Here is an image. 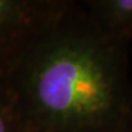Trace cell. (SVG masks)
<instances>
[{
  "label": "cell",
  "mask_w": 132,
  "mask_h": 132,
  "mask_svg": "<svg viewBox=\"0 0 132 132\" xmlns=\"http://www.w3.org/2000/svg\"><path fill=\"white\" fill-rule=\"evenodd\" d=\"M81 4L102 37L127 47L132 39V0H87Z\"/></svg>",
  "instance_id": "cell-3"
},
{
  "label": "cell",
  "mask_w": 132,
  "mask_h": 132,
  "mask_svg": "<svg viewBox=\"0 0 132 132\" xmlns=\"http://www.w3.org/2000/svg\"><path fill=\"white\" fill-rule=\"evenodd\" d=\"M126 48L102 37L81 1H71L37 33L7 81L27 132L132 126Z\"/></svg>",
  "instance_id": "cell-1"
},
{
  "label": "cell",
  "mask_w": 132,
  "mask_h": 132,
  "mask_svg": "<svg viewBox=\"0 0 132 132\" xmlns=\"http://www.w3.org/2000/svg\"><path fill=\"white\" fill-rule=\"evenodd\" d=\"M70 3L65 0H0V81H9L32 39Z\"/></svg>",
  "instance_id": "cell-2"
},
{
  "label": "cell",
  "mask_w": 132,
  "mask_h": 132,
  "mask_svg": "<svg viewBox=\"0 0 132 132\" xmlns=\"http://www.w3.org/2000/svg\"><path fill=\"white\" fill-rule=\"evenodd\" d=\"M0 132H27L7 81H0Z\"/></svg>",
  "instance_id": "cell-4"
},
{
  "label": "cell",
  "mask_w": 132,
  "mask_h": 132,
  "mask_svg": "<svg viewBox=\"0 0 132 132\" xmlns=\"http://www.w3.org/2000/svg\"><path fill=\"white\" fill-rule=\"evenodd\" d=\"M123 132H132V126H130V127H128L127 130H125Z\"/></svg>",
  "instance_id": "cell-5"
}]
</instances>
